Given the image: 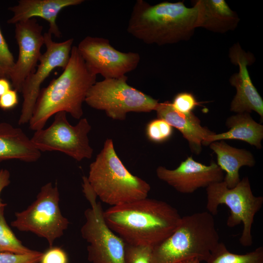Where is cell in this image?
I'll return each instance as SVG.
<instances>
[{
  "label": "cell",
  "instance_id": "ffe728a7",
  "mask_svg": "<svg viewBox=\"0 0 263 263\" xmlns=\"http://www.w3.org/2000/svg\"><path fill=\"white\" fill-rule=\"evenodd\" d=\"M209 146L216 154L217 165L225 172L223 181L228 188L235 187L240 182L239 169L241 167H252L255 164L250 151L233 147L224 140L213 142Z\"/></svg>",
  "mask_w": 263,
  "mask_h": 263
},
{
  "label": "cell",
  "instance_id": "1f68e13d",
  "mask_svg": "<svg viewBox=\"0 0 263 263\" xmlns=\"http://www.w3.org/2000/svg\"><path fill=\"white\" fill-rule=\"evenodd\" d=\"M12 84L9 79L6 78H0V97L7 91L11 89Z\"/></svg>",
  "mask_w": 263,
  "mask_h": 263
},
{
  "label": "cell",
  "instance_id": "e0dca14e",
  "mask_svg": "<svg viewBox=\"0 0 263 263\" xmlns=\"http://www.w3.org/2000/svg\"><path fill=\"white\" fill-rule=\"evenodd\" d=\"M157 117L164 120L177 129L188 143L190 150L199 155L202 143L209 135L215 133L201 125L200 119L193 112L183 113L175 110L168 101L159 103L155 110Z\"/></svg>",
  "mask_w": 263,
  "mask_h": 263
},
{
  "label": "cell",
  "instance_id": "5bb4252c",
  "mask_svg": "<svg viewBox=\"0 0 263 263\" xmlns=\"http://www.w3.org/2000/svg\"><path fill=\"white\" fill-rule=\"evenodd\" d=\"M158 178L182 193H191L201 188H207L210 185L223 181L224 171L212 161L207 166L188 157L174 169L162 166L156 170Z\"/></svg>",
  "mask_w": 263,
  "mask_h": 263
},
{
  "label": "cell",
  "instance_id": "d6986e66",
  "mask_svg": "<svg viewBox=\"0 0 263 263\" xmlns=\"http://www.w3.org/2000/svg\"><path fill=\"white\" fill-rule=\"evenodd\" d=\"M198 9V27L225 33L234 30L240 19L224 0H194Z\"/></svg>",
  "mask_w": 263,
  "mask_h": 263
},
{
  "label": "cell",
  "instance_id": "52a82bcc",
  "mask_svg": "<svg viewBox=\"0 0 263 263\" xmlns=\"http://www.w3.org/2000/svg\"><path fill=\"white\" fill-rule=\"evenodd\" d=\"M126 75L96 82L89 90L85 101L91 107L104 111L114 120H124L130 112L155 111L158 100L129 85Z\"/></svg>",
  "mask_w": 263,
  "mask_h": 263
},
{
  "label": "cell",
  "instance_id": "cb8c5ba5",
  "mask_svg": "<svg viewBox=\"0 0 263 263\" xmlns=\"http://www.w3.org/2000/svg\"><path fill=\"white\" fill-rule=\"evenodd\" d=\"M172 132V127L160 118L151 120L146 127V134L148 139L155 143H162L168 140L171 136Z\"/></svg>",
  "mask_w": 263,
  "mask_h": 263
},
{
  "label": "cell",
  "instance_id": "8992f818",
  "mask_svg": "<svg viewBox=\"0 0 263 263\" xmlns=\"http://www.w3.org/2000/svg\"><path fill=\"white\" fill-rule=\"evenodd\" d=\"M206 192L208 212L215 215L220 205H226L230 210L227 226L233 227L243 223L240 243L244 246L252 245V226L255 215L262 207L263 197L253 194L248 177H244L231 188L224 181L212 184L206 188Z\"/></svg>",
  "mask_w": 263,
  "mask_h": 263
},
{
  "label": "cell",
  "instance_id": "44dd1931",
  "mask_svg": "<svg viewBox=\"0 0 263 263\" xmlns=\"http://www.w3.org/2000/svg\"><path fill=\"white\" fill-rule=\"evenodd\" d=\"M225 125L229 129L227 132L208 136L202 145L207 146L219 140L233 139L243 141L258 149L262 148L263 126L256 122L249 113H238L229 117Z\"/></svg>",
  "mask_w": 263,
  "mask_h": 263
},
{
  "label": "cell",
  "instance_id": "9a60e30c",
  "mask_svg": "<svg viewBox=\"0 0 263 263\" xmlns=\"http://www.w3.org/2000/svg\"><path fill=\"white\" fill-rule=\"evenodd\" d=\"M231 62L238 66L239 71L229 79L230 84L236 90V94L230 106L231 111L238 113H250L254 111L263 120V100L250 77L247 66L253 63L254 57L245 52L237 43L229 49Z\"/></svg>",
  "mask_w": 263,
  "mask_h": 263
},
{
  "label": "cell",
  "instance_id": "3957f363",
  "mask_svg": "<svg viewBox=\"0 0 263 263\" xmlns=\"http://www.w3.org/2000/svg\"><path fill=\"white\" fill-rule=\"evenodd\" d=\"M96 75L87 68L76 46L72 47L69 62L62 74L40 89L29 122L30 129H42L47 120L59 112L69 113L80 119L82 103Z\"/></svg>",
  "mask_w": 263,
  "mask_h": 263
},
{
  "label": "cell",
  "instance_id": "d4e9b609",
  "mask_svg": "<svg viewBox=\"0 0 263 263\" xmlns=\"http://www.w3.org/2000/svg\"><path fill=\"white\" fill-rule=\"evenodd\" d=\"M153 247L126 244L125 248L126 263H150Z\"/></svg>",
  "mask_w": 263,
  "mask_h": 263
},
{
  "label": "cell",
  "instance_id": "4dcf8cb0",
  "mask_svg": "<svg viewBox=\"0 0 263 263\" xmlns=\"http://www.w3.org/2000/svg\"><path fill=\"white\" fill-rule=\"evenodd\" d=\"M10 174L9 171L6 169H0V195L3 189L10 183ZM6 204L3 203L0 198V208L6 207Z\"/></svg>",
  "mask_w": 263,
  "mask_h": 263
},
{
  "label": "cell",
  "instance_id": "8fae6325",
  "mask_svg": "<svg viewBox=\"0 0 263 263\" xmlns=\"http://www.w3.org/2000/svg\"><path fill=\"white\" fill-rule=\"evenodd\" d=\"M88 69L104 79L118 78L135 70L140 61L135 52H122L113 47L108 39L87 36L77 47Z\"/></svg>",
  "mask_w": 263,
  "mask_h": 263
},
{
  "label": "cell",
  "instance_id": "30bf717a",
  "mask_svg": "<svg viewBox=\"0 0 263 263\" xmlns=\"http://www.w3.org/2000/svg\"><path fill=\"white\" fill-rule=\"evenodd\" d=\"M54 115V120L49 127L34 132L31 140L35 147L40 152H63L77 161L90 159L94 150L88 137L91 130L88 120L81 118L73 126L68 122L66 112H59Z\"/></svg>",
  "mask_w": 263,
  "mask_h": 263
},
{
  "label": "cell",
  "instance_id": "4316f807",
  "mask_svg": "<svg viewBox=\"0 0 263 263\" xmlns=\"http://www.w3.org/2000/svg\"><path fill=\"white\" fill-rule=\"evenodd\" d=\"M171 104L175 110L183 113H192L196 107L199 105L192 94L185 92L177 94Z\"/></svg>",
  "mask_w": 263,
  "mask_h": 263
},
{
  "label": "cell",
  "instance_id": "6da1fadb",
  "mask_svg": "<svg viewBox=\"0 0 263 263\" xmlns=\"http://www.w3.org/2000/svg\"><path fill=\"white\" fill-rule=\"evenodd\" d=\"M105 222L126 244L154 247L175 230L182 217L166 202L148 197L103 211Z\"/></svg>",
  "mask_w": 263,
  "mask_h": 263
},
{
  "label": "cell",
  "instance_id": "ba28073f",
  "mask_svg": "<svg viewBox=\"0 0 263 263\" xmlns=\"http://www.w3.org/2000/svg\"><path fill=\"white\" fill-rule=\"evenodd\" d=\"M83 191L91 207L84 212L86 222L81 228L82 238L89 244L88 260L92 263H126V243L108 226L100 203L86 176H83Z\"/></svg>",
  "mask_w": 263,
  "mask_h": 263
},
{
  "label": "cell",
  "instance_id": "7402d4cb",
  "mask_svg": "<svg viewBox=\"0 0 263 263\" xmlns=\"http://www.w3.org/2000/svg\"><path fill=\"white\" fill-rule=\"evenodd\" d=\"M207 263H263V247L244 254L228 251L225 245L220 242L206 262Z\"/></svg>",
  "mask_w": 263,
  "mask_h": 263
},
{
  "label": "cell",
  "instance_id": "603a6c76",
  "mask_svg": "<svg viewBox=\"0 0 263 263\" xmlns=\"http://www.w3.org/2000/svg\"><path fill=\"white\" fill-rule=\"evenodd\" d=\"M5 207L0 208V252L27 254L33 250L25 246L15 235L7 224L4 211Z\"/></svg>",
  "mask_w": 263,
  "mask_h": 263
},
{
  "label": "cell",
  "instance_id": "ac0fdd59",
  "mask_svg": "<svg viewBox=\"0 0 263 263\" xmlns=\"http://www.w3.org/2000/svg\"><path fill=\"white\" fill-rule=\"evenodd\" d=\"M40 156L41 152L21 129L0 122V162L11 159L35 162Z\"/></svg>",
  "mask_w": 263,
  "mask_h": 263
},
{
  "label": "cell",
  "instance_id": "277c9868",
  "mask_svg": "<svg viewBox=\"0 0 263 263\" xmlns=\"http://www.w3.org/2000/svg\"><path fill=\"white\" fill-rule=\"evenodd\" d=\"M219 236L208 211L182 217L173 233L153 247L150 263H178L196 258L207 262L218 245Z\"/></svg>",
  "mask_w": 263,
  "mask_h": 263
},
{
  "label": "cell",
  "instance_id": "5b68a950",
  "mask_svg": "<svg viewBox=\"0 0 263 263\" xmlns=\"http://www.w3.org/2000/svg\"><path fill=\"white\" fill-rule=\"evenodd\" d=\"M87 177L97 197L111 207L147 198L150 190L149 183L127 169L112 139L105 141Z\"/></svg>",
  "mask_w": 263,
  "mask_h": 263
},
{
  "label": "cell",
  "instance_id": "f1b7e54d",
  "mask_svg": "<svg viewBox=\"0 0 263 263\" xmlns=\"http://www.w3.org/2000/svg\"><path fill=\"white\" fill-rule=\"evenodd\" d=\"M66 252L58 246H49L42 255L38 263H68Z\"/></svg>",
  "mask_w": 263,
  "mask_h": 263
},
{
  "label": "cell",
  "instance_id": "f546056e",
  "mask_svg": "<svg viewBox=\"0 0 263 263\" xmlns=\"http://www.w3.org/2000/svg\"><path fill=\"white\" fill-rule=\"evenodd\" d=\"M19 103L18 92L11 89L0 97V108L8 111L14 108Z\"/></svg>",
  "mask_w": 263,
  "mask_h": 263
},
{
  "label": "cell",
  "instance_id": "7c38bea8",
  "mask_svg": "<svg viewBox=\"0 0 263 263\" xmlns=\"http://www.w3.org/2000/svg\"><path fill=\"white\" fill-rule=\"evenodd\" d=\"M52 36L48 32L43 34L46 51L41 55L37 69L29 75L23 83L21 92L23 101L18 121L19 125L29 123L44 80L55 68L59 67L64 70L69 62L73 38L56 42L52 40Z\"/></svg>",
  "mask_w": 263,
  "mask_h": 263
},
{
  "label": "cell",
  "instance_id": "9c48e42d",
  "mask_svg": "<svg viewBox=\"0 0 263 263\" xmlns=\"http://www.w3.org/2000/svg\"><path fill=\"white\" fill-rule=\"evenodd\" d=\"M59 193L56 185L43 186L36 199L26 209L15 213L11 225L21 231L31 232L45 239L49 246L61 237L69 222L59 207Z\"/></svg>",
  "mask_w": 263,
  "mask_h": 263
},
{
  "label": "cell",
  "instance_id": "83f0119b",
  "mask_svg": "<svg viewBox=\"0 0 263 263\" xmlns=\"http://www.w3.org/2000/svg\"><path fill=\"white\" fill-rule=\"evenodd\" d=\"M42 255L35 250L27 254L0 252V263H38Z\"/></svg>",
  "mask_w": 263,
  "mask_h": 263
},
{
  "label": "cell",
  "instance_id": "484cf974",
  "mask_svg": "<svg viewBox=\"0 0 263 263\" xmlns=\"http://www.w3.org/2000/svg\"><path fill=\"white\" fill-rule=\"evenodd\" d=\"M15 62L0 28V78L9 79Z\"/></svg>",
  "mask_w": 263,
  "mask_h": 263
},
{
  "label": "cell",
  "instance_id": "2e32d148",
  "mask_svg": "<svg viewBox=\"0 0 263 263\" xmlns=\"http://www.w3.org/2000/svg\"><path fill=\"white\" fill-rule=\"evenodd\" d=\"M83 0H20L16 5L8 9L13 16L7 20L9 24H16L35 17L46 20L49 24L48 32L59 38L61 34L56 23L57 15L63 8L79 5Z\"/></svg>",
  "mask_w": 263,
  "mask_h": 263
},
{
  "label": "cell",
  "instance_id": "7a4b0ae2",
  "mask_svg": "<svg viewBox=\"0 0 263 263\" xmlns=\"http://www.w3.org/2000/svg\"><path fill=\"white\" fill-rule=\"evenodd\" d=\"M198 28V9L193 3L163 1L151 5L137 0L128 23L127 32L148 44L159 46L189 39Z\"/></svg>",
  "mask_w": 263,
  "mask_h": 263
},
{
  "label": "cell",
  "instance_id": "d6a6232c",
  "mask_svg": "<svg viewBox=\"0 0 263 263\" xmlns=\"http://www.w3.org/2000/svg\"><path fill=\"white\" fill-rule=\"evenodd\" d=\"M201 262L196 258H191L181 261L178 263H201Z\"/></svg>",
  "mask_w": 263,
  "mask_h": 263
},
{
  "label": "cell",
  "instance_id": "4fadbf2b",
  "mask_svg": "<svg viewBox=\"0 0 263 263\" xmlns=\"http://www.w3.org/2000/svg\"><path fill=\"white\" fill-rule=\"evenodd\" d=\"M43 27L35 18L15 24V38L19 48L18 60L9 79L14 89L21 92L26 78L35 72L44 44Z\"/></svg>",
  "mask_w": 263,
  "mask_h": 263
}]
</instances>
